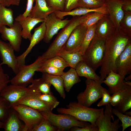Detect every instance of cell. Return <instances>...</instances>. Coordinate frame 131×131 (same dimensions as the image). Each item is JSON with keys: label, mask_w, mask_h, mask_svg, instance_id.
I'll list each match as a JSON object with an SVG mask.
<instances>
[{"label": "cell", "mask_w": 131, "mask_h": 131, "mask_svg": "<svg viewBox=\"0 0 131 131\" xmlns=\"http://www.w3.org/2000/svg\"><path fill=\"white\" fill-rule=\"evenodd\" d=\"M96 24L88 28L79 51L83 55L95 34Z\"/></svg>", "instance_id": "1f68e13d"}, {"label": "cell", "mask_w": 131, "mask_h": 131, "mask_svg": "<svg viewBox=\"0 0 131 131\" xmlns=\"http://www.w3.org/2000/svg\"><path fill=\"white\" fill-rule=\"evenodd\" d=\"M45 60L41 56H40L31 64L20 66L18 73L10 80L11 84L27 87L31 83L35 72L42 66Z\"/></svg>", "instance_id": "8992f818"}, {"label": "cell", "mask_w": 131, "mask_h": 131, "mask_svg": "<svg viewBox=\"0 0 131 131\" xmlns=\"http://www.w3.org/2000/svg\"><path fill=\"white\" fill-rule=\"evenodd\" d=\"M66 106L67 108H58L57 111L60 114L70 115L79 121L90 122L96 127V122L103 113L104 110V108H90L75 102L69 103Z\"/></svg>", "instance_id": "7a4b0ae2"}, {"label": "cell", "mask_w": 131, "mask_h": 131, "mask_svg": "<svg viewBox=\"0 0 131 131\" xmlns=\"http://www.w3.org/2000/svg\"><path fill=\"white\" fill-rule=\"evenodd\" d=\"M22 27L19 22L15 21L11 27L6 25L0 27L1 38L5 41H8L14 50L17 52L20 50L22 42Z\"/></svg>", "instance_id": "30bf717a"}, {"label": "cell", "mask_w": 131, "mask_h": 131, "mask_svg": "<svg viewBox=\"0 0 131 131\" xmlns=\"http://www.w3.org/2000/svg\"><path fill=\"white\" fill-rule=\"evenodd\" d=\"M103 113L97 120L96 125L98 128V131H117L121 126L119 124L120 120L118 118L111 121L114 119L112 113V107L110 104L105 106Z\"/></svg>", "instance_id": "7c38bea8"}, {"label": "cell", "mask_w": 131, "mask_h": 131, "mask_svg": "<svg viewBox=\"0 0 131 131\" xmlns=\"http://www.w3.org/2000/svg\"><path fill=\"white\" fill-rule=\"evenodd\" d=\"M94 12H99L105 14H108L105 3L101 7L96 8L77 7L68 11L56 10L54 11V12L57 16L61 19H63L64 17L67 16H71L73 17L81 16L89 13Z\"/></svg>", "instance_id": "7402d4cb"}, {"label": "cell", "mask_w": 131, "mask_h": 131, "mask_svg": "<svg viewBox=\"0 0 131 131\" xmlns=\"http://www.w3.org/2000/svg\"><path fill=\"white\" fill-rule=\"evenodd\" d=\"M21 26V34L23 39L30 40L32 36L31 31L37 24L44 21V19H36L29 16L24 17L22 14H20L15 19Z\"/></svg>", "instance_id": "ffe728a7"}, {"label": "cell", "mask_w": 131, "mask_h": 131, "mask_svg": "<svg viewBox=\"0 0 131 131\" xmlns=\"http://www.w3.org/2000/svg\"><path fill=\"white\" fill-rule=\"evenodd\" d=\"M89 13L81 16L73 17L58 33L46 51L41 56L42 57L46 60L57 56V53L66 43L72 31L86 19Z\"/></svg>", "instance_id": "3957f363"}, {"label": "cell", "mask_w": 131, "mask_h": 131, "mask_svg": "<svg viewBox=\"0 0 131 131\" xmlns=\"http://www.w3.org/2000/svg\"><path fill=\"white\" fill-rule=\"evenodd\" d=\"M124 82L126 85L131 86V82L130 81H127L126 82L124 81Z\"/></svg>", "instance_id": "db71d44e"}, {"label": "cell", "mask_w": 131, "mask_h": 131, "mask_svg": "<svg viewBox=\"0 0 131 131\" xmlns=\"http://www.w3.org/2000/svg\"><path fill=\"white\" fill-rule=\"evenodd\" d=\"M86 87L84 91L79 93L77 97L78 102L83 106L90 107L102 96L103 88L101 83L90 79L85 81Z\"/></svg>", "instance_id": "ba28073f"}, {"label": "cell", "mask_w": 131, "mask_h": 131, "mask_svg": "<svg viewBox=\"0 0 131 131\" xmlns=\"http://www.w3.org/2000/svg\"><path fill=\"white\" fill-rule=\"evenodd\" d=\"M72 131H98V128L97 127L88 123L84 126L80 127L74 126L70 129Z\"/></svg>", "instance_id": "bcb514c9"}, {"label": "cell", "mask_w": 131, "mask_h": 131, "mask_svg": "<svg viewBox=\"0 0 131 131\" xmlns=\"http://www.w3.org/2000/svg\"></svg>", "instance_id": "6f0895ef"}, {"label": "cell", "mask_w": 131, "mask_h": 131, "mask_svg": "<svg viewBox=\"0 0 131 131\" xmlns=\"http://www.w3.org/2000/svg\"><path fill=\"white\" fill-rule=\"evenodd\" d=\"M124 15L119 24V28L131 37V11H124Z\"/></svg>", "instance_id": "4dcf8cb0"}, {"label": "cell", "mask_w": 131, "mask_h": 131, "mask_svg": "<svg viewBox=\"0 0 131 131\" xmlns=\"http://www.w3.org/2000/svg\"><path fill=\"white\" fill-rule=\"evenodd\" d=\"M112 113L113 115L116 116L121 121L122 131H124L127 127L131 126V116L120 112L115 108H112Z\"/></svg>", "instance_id": "f35d334b"}, {"label": "cell", "mask_w": 131, "mask_h": 131, "mask_svg": "<svg viewBox=\"0 0 131 131\" xmlns=\"http://www.w3.org/2000/svg\"><path fill=\"white\" fill-rule=\"evenodd\" d=\"M35 4L29 16L34 18L44 19L56 10L49 6L45 0H35Z\"/></svg>", "instance_id": "603a6c76"}, {"label": "cell", "mask_w": 131, "mask_h": 131, "mask_svg": "<svg viewBox=\"0 0 131 131\" xmlns=\"http://www.w3.org/2000/svg\"><path fill=\"white\" fill-rule=\"evenodd\" d=\"M116 72L125 78V76L131 73V41L115 61Z\"/></svg>", "instance_id": "5bb4252c"}, {"label": "cell", "mask_w": 131, "mask_h": 131, "mask_svg": "<svg viewBox=\"0 0 131 131\" xmlns=\"http://www.w3.org/2000/svg\"><path fill=\"white\" fill-rule=\"evenodd\" d=\"M42 73L41 78L52 85L61 97L65 99L66 94L64 82L61 76L51 75L46 73Z\"/></svg>", "instance_id": "4316f807"}, {"label": "cell", "mask_w": 131, "mask_h": 131, "mask_svg": "<svg viewBox=\"0 0 131 131\" xmlns=\"http://www.w3.org/2000/svg\"><path fill=\"white\" fill-rule=\"evenodd\" d=\"M43 118L49 120L57 128V131H63L74 126L82 127L87 122L80 121L72 116L66 114H56L52 111H39Z\"/></svg>", "instance_id": "5b68a950"}, {"label": "cell", "mask_w": 131, "mask_h": 131, "mask_svg": "<svg viewBox=\"0 0 131 131\" xmlns=\"http://www.w3.org/2000/svg\"><path fill=\"white\" fill-rule=\"evenodd\" d=\"M75 69L79 76L84 77L87 79H91L102 83L103 80L100 76L97 75L95 71L83 61L77 64Z\"/></svg>", "instance_id": "484cf974"}, {"label": "cell", "mask_w": 131, "mask_h": 131, "mask_svg": "<svg viewBox=\"0 0 131 131\" xmlns=\"http://www.w3.org/2000/svg\"><path fill=\"white\" fill-rule=\"evenodd\" d=\"M70 20L68 18L65 19H60L57 16L54 12L49 15L44 19L46 31L43 41L46 43H49L53 36Z\"/></svg>", "instance_id": "8fae6325"}, {"label": "cell", "mask_w": 131, "mask_h": 131, "mask_svg": "<svg viewBox=\"0 0 131 131\" xmlns=\"http://www.w3.org/2000/svg\"><path fill=\"white\" fill-rule=\"evenodd\" d=\"M130 41L131 37L119 28H116L113 34L106 40L104 55L99 72L103 80L111 71L116 73L115 60Z\"/></svg>", "instance_id": "6da1fadb"}, {"label": "cell", "mask_w": 131, "mask_h": 131, "mask_svg": "<svg viewBox=\"0 0 131 131\" xmlns=\"http://www.w3.org/2000/svg\"><path fill=\"white\" fill-rule=\"evenodd\" d=\"M123 114L127 115L129 116H131V111L129 112H125Z\"/></svg>", "instance_id": "816d5d0a"}, {"label": "cell", "mask_w": 131, "mask_h": 131, "mask_svg": "<svg viewBox=\"0 0 131 131\" xmlns=\"http://www.w3.org/2000/svg\"><path fill=\"white\" fill-rule=\"evenodd\" d=\"M24 126V125L20 122L17 113L11 108L4 122L3 128L6 131H22Z\"/></svg>", "instance_id": "cb8c5ba5"}, {"label": "cell", "mask_w": 131, "mask_h": 131, "mask_svg": "<svg viewBox=\"0 0 131 131\" xmlns=\"http://www.w3.org/2000/svg\"><path fill=\"white\" fill-rule=\"evenodd\" d=\"M14 22L12 10L0 4V27L7 25L11 27Z\"/></svg>", "instance_id": "f1b7e54d"}, {"label": "cell", "mask_w": 131, "mask_h": 131, "mask_svg": "<svg viewBox=\"0 0 131 131\" xmlns=\"http://www.w3.org/2000/svg\"><path fill=\"white\" fill-rule=\"evenodd\" d=\"M106 1V0H79L77 7L97 8L103 6Z\"/></svg>", "instance_id": "d590c367"}, {"label": "cell", "mask_w": 131, "mask_h": 131, "mask_svg": "<svg viewBox=\"0 0 131 131\" xmlns=\"http://www.w3.org/2000/svg\"><path fill=\"white\" fill-rule=\"evenodd\" d=\"M37 94L38 98L40 100L52 106L54 108L58 106L59 103V102L53 95L52 93L42 94L37 89Z\"/></svg>", "instance_id": "e575fe53"}, {"label": "cell", "mask_w": 131, "mask_h": 131, "mask_svg": "<svg viewBox=\"0 0 131 131\" xmlns=\"http://www.w3.org/2000/svg\"><path fill=\"white\" fill-rule=\"evenodd\" d=\"M114 107L119 111L123 114L131 108V95L125 98Z\"/></svg>", "instance_id": "b9f144b4"}, {"label": "cell", "mask_w": 131, "mask_h": 131, "mask_svg": "<svg viewBox=\"0 0 131 131\" xmlns=\"http://www.w3.org/2000/svg\"><path fill=\"white\" fill-rule=\"evenodd\" d=\"M11 108L25 123L22 131H31L43 118L39 111L26 105L18 104L13 106Z\"/></svg>", "instance_id": "52a82bcc"}, {"label": "cell", "mask_w": 131, "mask_h": 131, "mask_svg": "<svg viewBox=\"0 0 131 131\" xmlns=\"http://www.w3.org/2000/svg\"><path fill=\"white\" fill-rule=\"evenodd\" d=\"M28 87V89L27 91L15 105L18 104L25 105L38 111H52L54 109L53 107L38 98L37 94V89L34 84L31 83Z\"/></svg>", "instance_id": "9c48e42d"}, {"label": "cell", "mask_w": 131, "mask_h": 131, "mask_svg": "<svg viewBox=\"0 0 131 131\" xmlns=\"http://www.w3.org/2000/svg\"><path fill=\"white\" fill-rule=\"evenodd\" d=\"M87 29L82 24L77 26L72 32L62 48L68 51H79Z\"/></svg>", "instance_id": "9a60e30c"}, {"label": "cell", "mask_w": 131, "mask_h": 131, "mask_svg": "<svg viewBox=\"0 0 131 131\" xmlns=\"http://www.w3.org/2000/svg\"><path fill=\"white\" fill-rule=\"evenodd\" d=\"M48 5L56 10L64 11L66 0H45Z\"/></svg>", "instance_id": "7bdbcfd3"}, {"label": "cell", "mask_w": 131, "mask_h": 131, "mask_svg": "<svg viewBox=\"0 0 131 131\" xmlns=\"http://www.w3.org/2000/svg\"><path fill=\"white\" fill-rule=\"evenodd\" d=\"M28 89V87L12 84L8 85L1 91L0 95L9 103L11 108L25 94Z\"/></svg>", "instance_id": "2e32d148"}, {"label": "cell", "mask_w": 131, "mask_h": 131, "mask_svg": "<svg viewBox=\"0 0 131 131\" xmlns=\"http://www.w3.org/2000/svg\"><path fill=\"white\" fill-rule=\"evenodd\" d=\"M106 41L95 34L83 55V61L95 71L102 64Z\"/></svg>", "instance_id": "277c9868"}, {"label": "cell", "mask_w": 131, "mask_h": 131, "mask_svg": "<svg viewBox=\"0 0 131 131\" xmlns=\"http://www.w3.org/2000/svg\"><path fill=\"white\" fill-rule=\"evenodd\" d=\"M122 8L123 11H131V0H123Z\"/></svg>", "instance_id": "f907efd6"}, {"label": "cell", "mask_w": 131, "mask_h": 131, "mask_svg": "<svg viewBox=\"0 0 131 131\" xmlns=\"http://www.w3.org/2000/svg\"><path fill=\"white\" fill-rule=\"evenodd\" d=\"M10 82L9 76L4 72L1 66L0 65V94L2 90L8 85Z\"/></svg>", "instance_id": "ee69618b"}, {"label": "cell", "mask_w": 131, "mask_h": 131, "mask_svg": "<svg viewBox=\"0 0 131 131\" xmlns=\"http://www.w3.org/2000/svg\"><path fill=\"white\" fill-rule=\"evenodd\" d=\"M79 0H66L64 11H70L77 7Z\"/></svg>", "instance_id": "7dc6e473"}, {"label": "cell", "mask_w": 131, "mask_h": 131, "mask_svg": "<svg viewBox=\"0 0 131 131\" xmlns=\"http://www.w3.org/2000/svg\"><path fill=\"white\" fill-rule=\"evenodd\" d=\"M131 95V86L127 85L122 89L114 93L111 96L110 104L115 106L124 98Z\"/></svg>", "instance_id": "f546056e"}, {"label": "cell", "mask_w": 131, "mask_h": 131, "mask_svg": "<svg viewBox=\"0 0 131 131\" xmlns=\"http://www.w3.org/2000/svg\"><path fill=\"white\" fill-rule=\"evenodd\" d=\"M61 76L63 80L64 89L67 92L70 91L75 84L81 81L75 69L72 68Z\"/></svg>", "instance_id": "83f0119b"}, {"label": "cell", "mask_w": 131, "mask_h": 131, "mask_svg": "<svg viewBox=\"0 0 131 131\" xmlns=\"http://www.w3.org/2000/svg\"><path fill=\"white\" fill-rule=\"evenodd\" d=\"M105 15L103 13L97 12H90L86 19L81 24L87 29L96 24Z\"/></svg>", "instance_id": "74e56055"}, {"label": "cell", "mask_w": 131, "mask_h": 131, "mask_svg": "<svg viewBox=\"0 0 131 131\" xmlns=\"http://www.w3.org/2000/svg\"><path fill=\"white\" fill-rule=\"evenodd\" d=\"M35 0H27V6L25 12L22 14L25 17L29 16L33 8V3Z\"/></svg>", "instance_id": "681fc988"}, {"label": "cell", "mask_w": 131, "mask_h": 131, "mask_svg": "<svg viewBox=\"0 0 131 131\" xmlns=\"http://www.w3.org/2000/svg\"><path fill=\"white\" fill-rule=\"evenodd\" d=\"M64 69L52 66H48L40 67L37 72L46 73L53 75L61 76L64 73Z\"/></svg>", "instance_id": "60d3db41"}, {"label": "cell", "mask_w": 131, "mask_h": 131, "mask_svg": "<svg viewBox=\"0 0 131 131\" xmlns=\"http://www.w3.org/2000/svg\"><path fill=\"white\" fill-rule=\"evenodd\" d=\"M131 74L130 75L128 76L127 77L125 78V80L126 81H129L130 80H131Z\"/></svg>", "instance_id": "f5cc1de1"}, {"label": "cell", "mask_w": 131, "mask_h": 131, "mask_svg": "<svg viewBox=\"0 0 131 131\" xmlns=\"http://www.w3.org/2000/svg\"><path fill=\"white\" fill-rule=\"evenodd\" d=\"M14 50L9 42H6L0 39V57L2 61L0 65H7L16 74L19 71V66Z\"/></svg>", "instance_id": "4fadbf2b"}, {"label": "cell", "mask_w": 131, "mask_h": 131, "mask_svg": "<svg viewBox=\"0 0 131 131\" xmlns=\"http://www.w3.org/2000/svg\"><path fill=\"white\" fill-rule=\"evenodd\" d=\"M116 28L108 14H105L96 24L95 35L106 40L114 33Z\"/></svg>", "instance_id": "ac0fdd59"}, {"label": "cell", "mask_w": 131, "mask_h": 131, "mask_svg": "<svg viewBox=\"0 0 131 131\" xmlns=\"http://www.w3.org/2000/svg\"><path fill=\"white\" fill-rule=\"evenodd\" d=\"M56 55L62 58L71 68L74 69L79 62L83 60V55L79 51H70L62 48Z\"/></svg>", "instance_id": "d4e9b609"}, {"label": "cell", "mask_w": 131, "mask_h": 131, "mask_svg": "<svg viewBox=\"0 0 131 131\" xmlns=\"http://www.w3.org/2000/svg\"><path fill=\"white\" fill-rule=\"evenodd\" d=\"M20 0H0V4L3 6L9 7L11 5L18 6Z\"/></svg>", "instance_id": "c3c4849f"}, {"label": "cell", "mask_w": 131, "mask_h": 131, "mask_svg": "<svg viewBox=\"0 0 131 131\" xmlns=\"http://www.w3.org/2000/svg\"><path fill=\"white\" fill-rule=\"evenodd\" d=\"M106 0V1L107 0Z\"/></svg>", "instance_id": "9f6ffc18"}, {"label": "cell", "mask_w": 131, "mask_h": 131, "mask_svg": "<svg viewBox=\"0 0 131 131\" xmlns=\"http://www.w3.org/2000/svg\"><path fill=\"white\" fill-rule=\"evenodd\" d=\"M124 79L119 74L111 71L102 81L109 88L107 90L112 94L124 88L127 85L123 81Z\"/></svg>", "instance_id": "44dd1931"}, {"label": "cell", "mask_w": 131, "mask_h": 131, "mask_svg": "<svg viewBox=\"0 0 131 131\" xmlns=\"http://www.w3.org/2000/svg\"><path fill=\"white\" fill-rule=\"evenodd\" d=\"M57 131V128L49 120L43 118L31 131Z\"/></svg>", "instance_id": "8d00e7d4"}, {"label": "cell", "mask_w": 131, "mask_h": 131, "mask_svg": "<svg viewBox=\"0 0 131 131\" xmlns=\"http://www.w3.org/2000/svg\"><path fill=\"white\" fill-rule=\"evenodd\" d=\"M123 0H107L105 3L110 19L116 28H119V24L124 15L122 8Z\"/></svg>", "instance_id": "d6986e66"}, {"label": "cell", "mask_w": 131, "mask_h": 131, "mask_svg": "<svg viewBox=\"0 0 131 131\" xmlns=\"http://www.w3.org/2000/svg\"><path fill=\"white\" fill-rule=\"evenodd\" d=\"M31 83L34 84L42 93H52L50 90L51 84L41 77L38 79H33Z\"/></svg>", "instance_id": "836d02e7"}, {"label": "cell", "mask_w": 131, "mask_h": 131, "mask_svg": "<svg viewBox=\"0 0 131 131\" xmlns=\"http://www.w3.org/2000/svg\"><path fill=\"white\" fill-rule=\"evenodd\" d=\"M11 108L9 103L0 96V121L4 122L8 116Z\"/></svg>", "instance_id": "ab89813d"}, {"label": "cell", "mask_w": 131, "mask_h": 131, "mask_svg": "<svg viewBox=\"0 0 131 131\" xmlns=\"http://www.w3.org/2000/svg\"><path fill=\"white\" fill-rule=\"evenodd\" d=\"M102 99L97 104V106L100 107L105 106L110 104L111 100V96L108 90L103 87L102 90Z\"/></svg>", "instance_id": "f6af8a7d"}, {"label": "cell", "mask_w": 131, "mask_h": 131, "mask_svg": "<svg viewBox=\"0 0 131 131\" xmlns=\"http://www.w3.org/2000/svg\"><path fill=\"white\" fill-rule=\"evenodd\" d=\"M46 27L44 21L34 29L30 44L26 50L20 55L16 57L19 66L25 65V59L33 47L43 40L45 33Z\"/></svg>", "instance_id": "e0dca14e"}, {"label": "cell", "mask_w": 131, "mask_h": 131, "mask_svg": "<svg viewBox=\"0 0 131 131\" xmlns=\"http://www.w3.org/2000/svg\"><path fill=\"white\" fill-rule=\"evenodd\" d=\"M48 66L64 69L69 66L68 64L62 58L57 55L45 60L41 67Z\"/></svg>", "instance_id": "d6a6232c"}, {"label": "cell", "mask_w": 131, "mask_h": 131, "mask_svg": "<svg viewBox=\"0 0 131 131\" xmlns=\"http://www.w3.org/2000/svg\"><path fill=\"white\" fill-rule=\"evenodd\" d=\"M4 122L1 121H0V128H3V126Z\"/></svg>", "instance_id": "11a10c76"}]
</instances>
